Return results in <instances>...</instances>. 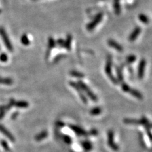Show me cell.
<instances>
[{
  "mask_svg": "<svg viewBox=\"0 0 152 152\" xmlns=\"http://www.w3.org/2000/svg\"><path fill=\"white\" fill-rule=\"evenodd\" d=\"M112 58L110 55L108 56V58L107 60V63L105 65V73L109 77L110 81L114 84V85H117L119 83V81L117 79L114 77L112 74Z\"/></svg>",
  "mask_w": 152,
  "mask_h": 152,
  "instance_id": "6da1fadb",
  "label": "cell"
},
{
  "mask_svg": "<svg viewBox=\"0 0 152 152\" xmlns=\"http://www.w3.org/2000/svg\"><path fill=\"white\" fill-rule=\"evenodd\" d=\"M77 84H78V85L80 86L81 89H82V90L85 92L87 95H88L89 98L93 100L94 102H96L98 101L97 96L94 94V93H93V91L89 89V87L87 86L85 83H84L83 81H79Z\"/></svg>",
  "mask_w": 152,
  "mask_h": 152,
  "instance_id": "7a4b0ae2",
  "label": "cell"
},
{
  "mask_svg": "<svg viewBox=\"0 0 152 152\" xmlns=\"http://www.w3.org/2000/svg\"><path fill=\"white\" fill-rule=\"evenodd\" d=\"M0 36H1L3 39V41L5 47L7 48V50L10 51V52H12L13 50L12 44L10 41L9 36H8L6 31H5V30L3 28H0Z\"/></svg>",
  "mask_w": 152,
  "mask_h": 152,
  "instance_id": "3957f363",
  "label": "cell"
},
{
  "mask_svg": "<svg viewBox=\"0 0 152 152\" xmlns=\"http://www.w3.org/2000/svg\"><path fill=\"white\" fill-rule=\"evenodd\" d=\"M124 123L126 124H132V125H143L146 126L149 124L148 119L145 117H143L139 120L134 119H125Z\"/></svg>",
  "mask_w": 152,
  "mask_h": 152,
  "instance_id": "277c9868",
  "label": "cell"
},
{
  "mask_svg": "<svg viewBox=\"0 0 152 152\" xmlns=\"http://www.w3.org/2000/svg\"><path fill=\"white\" fill-rule=\"evenodd\" d=\"M103 16H104V13H103V12H100L98 13V14L95 16V17L94 18L93 21L91 22H89L88 24V26H87L86 28L87 29H88V31H93V30L97 26L98 24L100 22L102 21L103 18Z\"/></svg>",
  "mask_w": 152,
  "mask_h": 152,
  "instance_id": "5b68a950",
  "label": "cell"
},
{
  "mask_svg": "<svg viewBox=\"0 0 152 152\" xmlns=\"http://www.w3.org/2000/svg\"><path fill=\"white\" fill-rule=\"evenodd\" d=\"M69 85L72 88H74L75 90L77 91V93H78L79 96L81 100H82L84 104H88V99H87V98L85 96V94L83 93V91L81 89L80 86L78 85V84L76 83L75 82H74V81H70L69 83Z\"/></svg>",
  "mask_w": 152,
  "mask_h": 152,
  "instance_id": "8992f818",
  "label": "cell"
},
{
  "mask_svg": "<svg viewBox=\"0 0 152 152\" xmlns=\"http://www.w3.org/2000/svg\"><path fill=\"white\" fill-rule=\"evenodd\" d=\"M108 145L113 150H119L118 145L114 142V133L111 130L108 132Z\"/></svg>",
  "mask_w": 152,
  "mask_h": 152,
  "instance_id": "52a82bcc",
  "label": "cell"
},
{
  "mask_svg": "<svg viewBox=\"0 0 152 152\" xmlns=\"http://www.w3.org/2000/svg\"><path fill=\"white\" fill-rule=\"evenodd\" d=\"M146 66V60L145 59H142L140 62L139 66H138V77L140 79H142L145 74V70Z\"/></svg>",
  "mask_w": 152,
  "mask_h": 152,
  "instance_id": "ba28073f",
  "label": "cell"
},
{
  "mask_svg": "<svg viewBox=\"0 0 152 152\" xmlns=\"http://www.w3.org/2000/svg\"><path fill=\"white\" fill-rule=\"evenodd\" d=\"M69 126L76 134L79 136H86L88 135V132H86L85 129H83L80 127L74 126V125H69Z\"/></svg>",
  "mask_w": 152,
  "mask_h": 152,
  "instance_id": "9c48e42d",
  "label": "cell"
},
{
  "mask_svg": "<svg viewBox=\"0 0 152 152\" xmlns=\"http://www.w3.org/2000/svg\"><path fill=\"white\" fill-rule=\"evenodd\" d=\"M0 132L3 133V134L5 136H6L9 138L10 140L12 141V142H15V138L14 136H13L12 133H11L9 130H7L3 126H2V125L1 124H0Z\"/></svg>",
  "mask_w": 152,
  "mask_h": 152,
  "instance_id": "30bf717a",
  "label": "cell"
},
{
  "mask_svg": "<svg viewBox=\"0 0 152 152\" xmlns=\"http://www.w3.org/2000/svg\"><path fill=\"white\" fill-rule=\"evenodd\" d=\"M141 31H142V30H141V28H139V27H136V28H135L129 37V41L134 42V41L137 39L138 36L140 35Z\"/></svg>",
  "mask_w": 152,
  "mask_h": 152,
  "instance_id": "8fae6325",
  "label": "cell"
},
{
  "mask_svg": "<svg viewBox=\"0 0 152 152\" xmlns=\"http://www.w3.org/2000/svg\"><path fill=\"white\" fill-rule=\"evenodd\" d=\"M108 44L110 47L115 49V50L119 51V52H123V47L120 44H119L118 43H117L113 39H109L108 41Z\"/></svg>",
  "mask_w": 152,
  "mask_h": 152,
  "instance_id": "7c38bea8",
  "label": "cell"
},
{
  "mask_svg": "<svg viewBox=\"0 0 152 152\" xmlns=\"http://www.w3.org/2000/svg\"><path fill=\"white\" fill-rule=\"evenodd\" d=\"M55 47H56V42L55 39H54L52 37H50L48 39V50L47 53H46V58L47 59L48 58L49 56H50L51 50Z\"/></svg>",
  "mask_w": 152,
  "mask_h": 152,
  "instance_id": "4fadbf2b",
  "label": "cell"
},
{
  "mask_svg": "<svg viewBox=\"0 0 152 152\" xmlns=\"http://www.w3.org/2000/svg\"><path fill=\"white\" fill-rule=\"evenodd\" d=\"M12 107L13 106L10 104H9L7 105L1 106V107H0V119L3 118V117L5 116V113H6L7 111L11 109Z\"/></svg>",
  "mask_w": 152,
  "mask_h": 152,
  "instance_id": "5bb4252c",
  "label": "cell"
},
{
  "mask_svg": "<svg viewBox=\"0 0 152 152\" xmlns=\"http://www.w3.org/2000/svg\"><path fill=\"white\" fill-rule=\"evenodd\" d=\"M72 41V36H71V35H68V36H67L66 41H64V48H66L67 50L69 51L71 50Z\"/></svg>",
  "mask_w": 152,
  "mask_h": 152,
  "instance_id": "9a60e30c",
  "label": "cell"
},
{
  "mask_svg": "<svg viewBox=\"0 0 152 152\" xmlns=\"http://www.w3.org/2000/svg\"><path fill=\"white\" fill-rule=\"evenodd\" d=\"M81 145L86 151H90L92 148H93L92 143L88 140L82 141V142H81Z\"/></svg>",
  "mask_w": 152,
  "mask_h": 152,
  "instance_id": "2e32d148",
  "label": "cell"
},
{
  "mask_svg": "<svg viewBox=\"0 0 152 152\" xmlns=\"http://www.w3.org/2000/svg\"><path fill=\"white\" fill-rule=\"evenodd\" d=\"M48 132L47 131H43L41 132H40L39 134H38L35 137V140L37 142H39V141H41L45 139L48 136Z\"/></svg>",
  "mask_w": 152,
  "mask_h": 152,
  "instance_id": "e0dca14e",
  "label": "cell"
},
{
  "mask_svg": "<svg viewBox=\"0 0 152 152\" xmlns=\"http://www.w3.org/2000/svg\"><path fill=\"white\" fill-rule=\"evenodd\" d=\"M14 106L17 108H26L29 107V104L25 101H18V102H15Z\"/></svg>",
  "mask_w": 152,
  "mask_h": 152,
  "instance_id": "ac0fdd59",
  "label": "cell"
},
{
  "mask_svg": "<svg viewBox=\"0 0 152 152\" xmlns=\"http://www.w3.org/2000/svg\"><path fill=\"white\" fill-rule=\"evenodd\" d=\"M129 93L132 95L133 96L139 100H142L143 99V95L141 94L139 91H137L136 89H131V90L129 91Z\"/></svg>",
  "mask_w": 152,
  "mask_h": 152,
  "instance_id": "d6986e66",
  "label": "cell"
},
{
  "mask_svg": "<svg viewBox=\"0 0 152 152\" xmlns=\"http://www.w3.org/2000/svg\"><path fill=\"white\" fill-rule=\"evenodd\" d=\"M13 83V81L11 78H3L0 77V84L6 85H12Z\"/></svg>",
  "mask_w": 152,
  "mask_h": 152,
  "instance_id": "ffe728a7",
  "label": "cell"
},
{
  "mask_svg": "<svg viewBox=\"0 0 152 152\" xmlns=\"http://www.w3.org/2000/svg\"><path fill=\"white\" fill-rule=\"evenodd\" d=\"M116 71H117V80L119 82H123V72H122V70L120 67L119 66H117L115 67Z\"/></svg>",
  "mask_w": 152,
  "mask_h": 152,
  "instance_id": "44dd1931",
  "label": "cell"
},
{
  "mask_svg": "<svg viewBox=\"0 0 152 152\" xmlns=\"http://www.w3.org/2000/svg\"><path fill=\"white\" fill-rule=\"evenodd\" d=\"M102 108L100 107H95L93 108V109H91L89 112V113L91 114V115H98L100 113H102Z\"/></svg>",
  "mask_w": 152,
  "mask_h": 152,
  "instance_id": "7402d4cb",
  "label": "cell"
},
{
  "mask_svg": "<svg viewBox=\"0 0 152 152\" xmlns=\"http://www.w3.org/2000/svg\"><path fill=\"white\" fill-rule=\"evenodd\" d=\"M70 74L71 75L72 77L78 78V79L83 78L84 77H85V75H84L83 73L79 72L78 71H75V70H72V71L70 72Z\"/></svg>",
  "mask_w": 152,
  "mask_h": 152,
  "instance_id": "603a6c76",
  "label": "cell"
},
{
  "mask_svg": "<svg viewBox=\"0 0 152 152\" xmlns=\"http://www.w3.org/2000/svg\"><path fill=\"white\" fill-rule=\"evenodd\" d=\"M21 43H22L24 45L28 46L30 44V41L28 38V36L26 34H24L21 37Z\"/></svg>",
  "mask_w": 152,
  "mask_h": 152,
  "instance_id": "cb8c5ba5",
  "label": "cell"
},
{
  "mask_svg": "<svg viewBox=\"0 0 152 152\" xmlns=\"http://www.w3.org/2000/svg\"><path fill=\"white\" fill-rule=\"evenodd\" d=\"M139 19L144 24H148L149 22V18L147 16L144 14H140L139 15Z\"/></svg>",
  "mask_w": 152,
  "mask_h": 152,
  "instance_id": "d4e9b609",
  "label": "cell"
},
{
  "mask_svg": "<svg viewBox=\"0 0 152 152\" xmlns=\"http://www.w3.org/2000/svg\"><path fill=\"white\" fill-rule=\"evenodd\" d=\"M63 140L64 141V142L67 143V145H70L72 143V138H70L69 135H63Z\"/></svg>",
  "mask_w": 152,
  "mask_h": 152,
  "instance_id": "484cf974",
  "label": "cell"
},
{
  "mask_svg": "<svg viewBox=\"0 0 152 152\" xmlns=\"http://www.w3.org/2000/svg\"><path fill=\"white\" fill-rule=\"evenodd\" d=\"M136 59V57L135 55H129L127 57L126 62L127 64H132L135 62Z\"/></svg>",
  "mask_w": 152,
  "mask_h": 152,
  "instance_id": "4316f807",
  "label": "cell"
},
{
  "mask_svg": "<svg viewBox=\"0 0 152 152\" xmlns=\"http://www.w3.org/2000/svg\"><path fill=\"white\" fill-rule=\"evenodd\" d=\"M121 88L123 89V91L126 92V93H129V91L131 90V88H130L129 86L127 85V84L125 83H123L121 85Z\"/></svg>",
  "mask_w": 152,
  "mask_h": 152,
  "instance_id": "83f0119b",
  "label": "cell"
},
{
  "mask_svg": "<svg viewBox=\"0 0 152 152\" xmlns=\"http://www.w3.org/2000/svg\"><path fill=\"white\" fill-rule=\"evenodd\" d=\"M1 146H3V148H4V150L5 151H7L8 152H10L11 151V150H10V148L9 147V145H8V143H7L6 141L1 140Z\"/></svg>",
  "mask_w": 152,
  "mask_h": 152,
  "instance_id": "f1b7e54d",
  "label": "cell"
},
{
  "mask_svg": "<svg viewBox=\"0 0 152 152\" xmlns=\"http://www.w3.org/2000/svg\"><path fill=\"white\" fill-rule=\"evenodd\" d=\"M0 60L2 62H6L8 60V56L6 53H3L0 55Z\"/></svg>",
  "mask_w": 152,
  "mask_h": 152,
  "instance_id": "f546056e",
  "label": "cell"
},
{
  "mask_svg": "<svg viewBox=\"0 0 152 152\" xmlns=\"http://www.w3.org/2000/svg\"><path fill=\"white\" fill-rule=\"evenodd\" d=\"M64 57V55H59L58 56H56L55 58H54V63H56L58 61L60 60L61 59H62Z\"/></svg>",
  "mask_w": 152,
  "mask_h": 152,
  "instance_id": "4dcf8cb0",
  "label": "cell"
},
{
  "mask_svg": "<svg viewBox=\"0 0 152 152\" xmlns=\"http://www.w3.org/2000/svg\"><path fill=\"white\" fill-rule=\"evenodd\" d=\"M98 132L97 130L95 129H91L90 132H88V134H91L92 136H96V135H98Z\"/></svg>",
  "mask_w": 152,
  "mask_h": 152,
  "instance_id": "1f68e13d",
  "label": "cell"
},
{
  "mask_svg": "<svg viewBox=\"0 0 152 152\" xmlns=\"http://www.w3.org/2000/svg\"><path fill=\"white\" fill-rule=\"evenodd\" d=\"M57 44H58L60 47L64 48V40L62 39H58L57 40Z\"/></svg>",
  "mask_w": 152,
  "mask_h": 152,
  "instance_id": "d6a6232c",
  "label": "cell"
},
{
  "mask_svg": "<svg viewBox=\"0 0 152 152\" xmlns=\"http://www.w3.org/2000/svg\"><path fill=\"white\" fill-rule=\"evenodd\" d=\"M18 112H16L13 113L12 114V117H11V118H12V119H13V120H14V119H17V116H18Z\"/></svg>",
  "mask_w": 152,
  "mask_h": 152,
  "instance_id": "836d02e7",
  "label": "cell"
},
{
  "mask_svg": "<svg viewBox=\"0 0 152 152\" xmlns=\"http://www.w3.org/2000/svg\"><path fill=\"white\" fill-rule=\"evenodd\" d=\"M56 126L57 127H62L64 126V124L62 123V122H60V121H58L56 123Z\"/></svg>",
  "mask_w": 152,
  "mask_h": 152,
  "instance_id": "e575fe53",
  "label": "cell"
},
{
  "mask_svg": "<svg viewBox=\"0 0 152 152\" xmlns=\"http://www.w3.org/2000/svg\"><path fill=\"white\" fill-rule=\"evenodd\" d=\"M1 10H0V13H1Z\"/></svg>",
  "mask_w": 152,
  "mask_h": 152,
  "instance_id": "d590c367",
  "label": "cell"
},
{
  "mask_svg": "<svg viewBox=\"0 0 152 152\" xmlns=\"http://www.w3.org/2000/svg\"><path fill=\"white\" fill-rule=\"evenodd\" d=\"M34 1H36V0H34Z\"/></svg>",
  "mask_w": 152,
  "mask_h": 152,
  "instance_id": "8d00e7d4",
  "label": "cell"
}]
</instances>
